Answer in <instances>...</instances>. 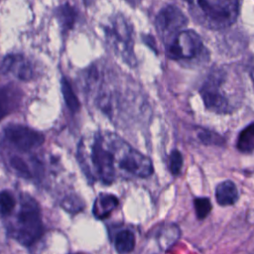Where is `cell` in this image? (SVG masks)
<instances>
[{
    "label": "cell",
    "mask_w": 254,
    "mask_h": 254,
    "mask_svg": "<svg viewBox=\"0 0 254 254\" xmlns=\"http://www.w3.org/2000/svg\"><path fill=\"white\" fill-rule=\"evenodd\" d=\"M125 141L111 132H95L83 137L77 148L78 163L91 181L111 184L116 177L118 160Z\"/></svg>",
    "instance_id": "obj_1"
},
{
    "label": "cell",
    "mask_w": 254,
    "mask_h": 254,
    "mask_svg": "<svg viewBox=\"0 0 254 254\" xmlns=\"http://www.w3.org/2000/svg\"><path fill=\"white\" fill-rule=\"evenodd\" d=\"M241 81L233 70L222 66L213 69L199 89L204 106L217 114H230L242 100Z\"/></svg>",
    "instance_id": "obj_2"
},
{
    "label": "cell",
    "mask_w": 254,
    "mask_h": 254,
    "mask_svg": "<svg viewBox=\"0 0 254 254\" xmlns=\"http://www.w3.org/2000/svg\"><path fill=\"white\" fill-rule=\"evenodd\" d=\"M192 18L201 26L221 30L231 26L237 19L239 0H184Z\"/></svg>",
    "instance_id": "obj_3"
},
{
    "label": "cell",
    "mask_w": 254,
    "mask_h": 254,
    "mask_svg": "<svg viewBox=\"0 0 254 254\" xmlns=\"http://www.w3.org/2000/svg\"><path fill=\"white\" fill-rule=\"evenodd\" d=\"M10 235L21 245H34L44 234V224L38 202L24 194L20 200L19 209L8 224Z\"/></svg>",
    "instance_id": "obj_4"
},
{
    "label": "cell",
    "mask_w": 254,
    "mask_h": 254,
    "mask_svg": "<svg viewBox=\"0 0 254 254\" xmlns=\"http://www.w3.org/2000/svg\"><path fill=\"white\" fill-rule=\"evenodd\" d=\"M105 40L110 49L127 64H137L134 54V34L130 21L118 13L109 18L103 27Z\"/></svg>",
    "instance_id": "obj_5"
},
{
    "label": "cell",
    "mask_w": 254,
    "mask_h": 254,
    "mask_svg": "<svg viewBox=\"0 0 254 254\" xmlns=\"http://www.w3.org/2000/svg\"><path fill=\"white\" fill-rule=\"evenodd\" d=\"M167 56L175 61H194L203 59L206 50L199 35L184 29L164 42Z\"/></svg>",
    "instance_id": "obj_6"
},
{
    "label": "cell",
    "mask_w": 254,
    "mask_h": 254,
    "mask_svg": "<svg viewBox=\"0 0 254 254\" xmlns=\"http://www.w3.org/2000/svg\"><path fill=\"white\" fill-rule=\"evenodd\" d=\"M44 142L45 136L41 132L22 124H9L2 132V147L14 153L30 154Z\"/></svg>",
    "instance_id": "obj_7"
},
{
    "label": "cell",
    "mask_w": 254,
    "mask_h": 254,
    "mask_svg": "<svg viewBox=\"0 0 254 254\" xmlns=\"http://www.w3.org/2000/svg\"><path fill=\"white\" fill-rule=\"evenodd\" d=\"M118 170L132 176L146 178L153 173L150 158L124 142L118 160Z\"/></svg>",
    "instance_id": "obj_8"
},
{
    "label": "cell",
    "mask_w": 254,
    "mask_h": 254,
    "mask_svg": "<svg viewBox=\"0 0 254 254\" xmlns=\"http://www.w3.org/2000/svg\"><path fill=\"white\" fill-rule=\"evenodd\" d=\"M155 25L162 41L166 42L180 31L186 29L188 19L178 7L167 5L158 13Z\"/></svg>",
    "instance_id": "obj_9"
},
{
    "label": "cell",
    "mask_w": 254,
    "mask_h": 254,
    "mask_svg": "<svg viewBox=\"0 0 254 254\" xmlns=\"http://www.w3.org/2000/svg\"><path fill=\"white\" fill-rule=\"evenodd\" d=\"M1 74H12L17 79L29 81L34 76V67L30 60L22 54H9L0 64Z\"/></svg>",
    "instance_id": "obj_10"
},
{
    "label": "cell",
    "mask_w": 254,
    "mask_h": 254,
    "mask_svg": "<svg viewBox=\"0 0 254 254\" xmlns=\"http://www.w3.org/2000/svg\"><path fill=\"white\" fill-rule=\"evenodd\" d=\"M23 101V92L15 84L0 86V122L19 109Z\"/></svg>",
    "instance_id": "obj_11"
},
{
    "label": "cell",
    "mask_w": 254,
    "mask_h": 254,
    "mask_svg": "<svg viewBox=\"0 0 254 254\" xmlns=\"http://www.w3.org/2000/svg\"><path fill=\"white\" fill-rule=\"evenodd\" d=\"M55 14L63 34L66 35L67 32H69L74 27L77 19V11L71 4L65 2L56 9Z\"/></svg>",
    "instance_id": "obj_12"
},
{
    "label": "cell",
    "mask_w": 254,
    "mask_h": 254,
    "mask_svg": "<svg viewBox=\"0 0 254 254\" xmlns=\"http://www.w3.org/2000/svg\"><path fill=\"white\" fill-rule=\"evenodd\" d=\"M118 205V198L111 193L99 194L94 203L92 212L98 219L106 218Z\"/></svg>",
    "instance_id": "obj_13"
},
{
    "label": "cell",
    "mask_w": 254,
    "mask_h": 254,
    "mask_svg": "<svg viewBox=\"0 0 254 254\" xmlns=\"http://www.w3.org/2000/svg\"><path fill=\"white\" fill-rule=\"evenodd\" d=\"M215 198L220 205L234 204L238 198V190L236 186L231 181L220 183L215 189Z\"/></svg>",
    "instance_id": "obj_14"
},
{
    "label": "cell",
    "mask_w": 254,
    "mask_h": 254,
    "mask_svg": "<svg viewBox=\"0 0 254 254\" xmlns=\"http://www.w3.org/2000/svg\"><path fill=\"white\" fill-rule=\"evenodd\" d=\"M114 246L119 254L130 253L135 246V236L130 230L119 231L114 240Z\"/></svg>",
    "instance_id": "obj_15"
},
{
    "label": "cell",
    "mask_w": 254,
    "mask_h": 254,
    "mask_svg": "<svg viewBox=\"0 0 254 254\" xmlns=\"http://www.w3.org/2000/svg\"><path fill=\"white\" fill-rule=\"evenodd\" d=\"M61 86H62V93H63L66 107L71 113H76L80 108V103L71 87L70 82L67 80L66 77L64 76L62 77Z\"/></svg>",
    "instance_id": "obj_16"
},
{
    "label": "cell",
    "mask_w": 254,
    "mask_h": 254,
    "mask_svg": "<svg viewBox=\"0 0 254 254\" xmlns=\"http://www.w3.org/2000/svg\"><path fill=\"white\" fill-rule=\"evenodd\" d=\"M236 147L242 153L254 152V123L248 125L239 133Z\"/></svg>",
    "instance_id": "obj_17"
},
{
    "label": "cell",
    "mask_w": 254,
    "mask_h": 254,
    "mask_svg": "<svg viewBox=\"0 0 254 254\" xmlns=\"http://www.w3.org/2000/svg\"><path fill=\"white\" fill-rule=\"evenodd\" d=\"M16 206V199L14 195L8 190L0 191V215L9 216L14 211Z\"/></svg>",
    "instance_id": "obj_18"
},
{
    "label": "cell",
    "mask_w": 254,
    "mask_h": 254,
    "mask_svg": "<svg viewBox=\"0 0 254 254\" xmlns=\"http://www.w3.org/2000/svg\"><path fill=\"white\" fill-rule=\"evenodd\" d=\"M194 209L197 218L203 219L211 210V203L207 197H197L193 200Z\"/></svg>",
    "instance_id": "obj_19"
},
{
    "label": "cell",
    "mask_w": 254,
    "mask_h": 254,
    "mask_svg": "<svg viewBox=\"0 0 254 254\" xmlns=\"http://www.w3.org/2000/svg\"><path fill=\"white\" fill-rule=\"evenodd\" d=\"M169 167H170L171 173L174 176H177L180 174L183 167V156L180 151L178 150L172 151L169 157Z\"/></svg>",
    "instance_id": "obj_20"
},
{
    "label": "cell",
    "mask_w": 254,
    "mask_h": 254,
    "mask_svg": "<svg viewBox=\"0 0 254 254\" xmlns=\"http://www.w3.org/2000/svg\"><path fill=\"white\" fill-rule=\"evenodd\" d=\"M198 138L203 142V143H207V144H218L219 143V139L220 137L210 131H206V130H201L198 133Z\"/></svg>",
    "instance_id": "obj_21"
},
{
    "label": "cell",
    "mask_w": 254,
    "mask_h": 254,
    "mask_svg": "<svg viewBox=\"0 0 254 254\" xmlns=\"http://www.w3.org/2000/svg\"><path fill=\"white\" fill-rule=\"evenodd\" d=\"M248 70H249V74H250V78L253 82L254 85V56L250 59L249 64H248Z\"/></svg>",
    "instance_id": "obj_22"
},
{
    "label": "cell",
    "mask_w": 254,
    "mask_h": 254,
    "mask_svg": "<svg viewBox=\"0 0 254 254\" xmlns=\"http://www.w3.org/2000/svg\"><path fill=\"white\" fill-rule=\"evenodd\" d=\"M92 2H93V0H84V3H85L86 5H90Z\"/></svg>",
    "instance_id": "obj_23"
},
{
    "label": "cell",
    "mask_w": 254,
    "mask_h": 254,
    "mask_svg": "<svg viewBox=\"0 0 254 254\" xmlns=\"http://www.w3.org/2000/svg\"><path fill=\"white\" fill-rule=\"evenodd\" d=\"M128 1H130V2H134V1H136V0H128Z\"/></svg>",
    "instance_id": "obj_24"
},
{
    "label": "cell",
    "mask_w": 254,
    "mask_h": 254,
    "mask_svg": "<svg viewBox=\"0 0 254 254\" xmlns=\"http://www.w3.org/2000/svg\"><path fill=\"white\" fill-rule=\"evenodd\" d=\"M76 254H80V253H76Z\"/></svg>",
    "instance_id": "obj_25"
}]
</instances>
